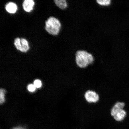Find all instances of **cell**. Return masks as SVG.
<instances>
[{
    "label": "cell",
    "mask_w": 129,
    "mask_h": 129,
    "mask_svg": "<svg viewBox=\"0 0 129 129\" xmlns=\"http://www.w3.org/2000/svg\"><path fill=\"white\" fill-rule=\"evenodd\" d=\"M94 59L92 55L86 51L80 50L77 51L76 54V61L79 67L84 68L89 64H92Z\"/></svg>",
    "instance_id": "1"
},
{
    "label": "cell",
    "mask_w": 129,
    "mask_h": 129,
    "mask_svg": "<svg viewBox=\"0 0 129 129\" xmlns=\"http://www.w3.org/2000/svg\"><path fill=\"white\" fill-rule=\"evenodd\" d=\"M61 24L57 19L50 17L46 22L45 29L48 33L53 35H56L60 30Z\"/></svg>",
    "instance_id": "2"
},
{
    "label": "cell",
    "mask_w": 129,
    "mask_h": 129,
    "mask_svg": "<svg viewBox=\"0 0 129 129\" xmlns=\"http://www.w3.org/2000/svg\"><path fill=\"white\" fill-rule=\"evenodd\" d=\"M14 44L18 50L22 52H26L29 49L28 42L25 39L16 38L14 40Z\"/></svg>",
    "instance_id": "3"
},
{
    "label": "cell",
    "mask_w": 129,
    "mask_h": 129,
    "mask_svg": "<svg viewBox=\"0 0 129 129\" xmlns=\"http://www.w3.org/2000/svg\"><path fill=\"white\" fill-rule=\"evenodd\" d=\"M85 97L89 103H96L99 100V96L95 92L88 91L85 93Z\"/></svg>",
    "instance_id": "4"
},
{
    "label": "cell",
    "mask_w": 129,
    "mask_h": 129,
    "mask_svg": "<svg viewBox=\"0 0 129 129\" xmlns=\"http://www.w3.org/2000/svg\"><path fill=\"white\" fill-rule=\"evenodd\" d=\"M125 105V103L123 102H117L113 107L111 110V115L114 117L117 112L123 109Z\"/></svg>",
    "instance_id": "5"
},
{
    "label": "cell",
    "mask_w": 129,
    "mask_h": 129,
    "mask_svg": "<svg viewBox=\"0 0 129 129\" xmlns=\"http://www.w3.org/2000/svg\"><path fill=\"white\" fill-rule=\"evenodd\" d=\"M35 3L33 0H25L23 3V7L26 12H29L33 9Z\"/></svg>",
    "instance_id": "6"
},
{
    "label": "cell",
    "mask_w": 129,
    "mask_h": 129,
    "mask_svg": "<svg viewBox=\"0 0 129 129\" xmlns=\"http://www.w3.org/2000/svg\"><path fill=\"white\" fill-rule=\"evenodd\" d=\"M126 114V112L124 110L122 109L114 116V118L118 121H121L124 119Z\"/></svg>",
    "instance_id": "7"
},
{
    "label": "cell",
    "mask_w": 129,
    "mask_h": 129,
    "mask_svg": "<svg viewBox=\"0 0 129 129\" xmlns=\"http://www.w3.org/2000/svg\"><path fill=\"white\" fill-rule=\"evenodd\" d=\"M6 9L8 12L10 13H14L17 9V6L15 3L9 2L6 5Z\"/></svg>",
    "instance_id": "8"
},
{
    "label": "cell",
    "mask_w": 129,
    "mask_h": 129,
    "mask_svg": "<svg viewBox=\"0 0 129 129\" xmlns=\"http://www.w3.org/2000/svg\"><path fill=\"white\" fill-rule=\"evenodd\" d=\"M54 2L56 5L61 9H64L67 7V4L65 0H56Z\"/></svg>",
    "instance_id": "9"
},
{
    "label": "cell",
    "mask_w": 129,
    "mask_h": 129,
    "mask_svg": "<svg viewBox=\"0 0 129 129\" xmlns=\"http://www.w3.org/2000/svg\"><path fill=\"white\" fill-rule=\"evenodd\" d=\"M6 93V90L4 89L1 88L0 90V103L2 104L5 101V94Z\"/></svg>",
    "instance_id": "10"
},
{
    "label": "cell",
    "mask_w": 129,
    "mask_h": 129,
    "mask_svg": "<svg viewBox=\"0 0 129 129\" xmlns=\"http://www.w3.org/2000/svg\"><path fill=\"white\" fill-rule=\"evenodd\" d=\"M97 2L100 5L102 6H108L110 4V0H98Z\"/></svg>",
    "instance_id": "11"
},
{
    "label": "cell",
    "mask_w": 129,
    "mask_h": 129,
    "mask_svg": "<svg viewBox=\"0 0 129 129\" xmlns=\"http://www.w3.org/2000/svg\"><path fill=\"white\" fill-rule=\"evenodd\" d=\"M36 88H39L42 86V83L41 81L39 80H35L34 82V84Z\"/></svg>",
    "instance_id": "12"
},
{
    "label": "cell",
    "mask_w": 129,
    "mask_h": 129,
    "mask_svg": "<svg viewBox=\"0 0 129 129\" xmlns=\"http://www.w3.org/2000/svg\"><path fill=\"white\" fill-rule=\"evenodd\" d=\"M27 88L29 91L33 92L36 91V88L34 84H30L28 85Z\"/></svg>",
    "instance_id": "13"
},
{
    "label": "cell",
    "mask_w": 129,
    "mask_h": 129,
    "mask_svg": "<svg viewBox=\"0 0 129 129\" xmlns=\"http://www.w3.org/2000/svg\"><path fill=\"white\" fill-rule=\"evenodd\" d=\"M13 129H25L24 128H22V127H16V128H14Z\"/></svg>",
    "instance_id": "14"
}]
</instances>
